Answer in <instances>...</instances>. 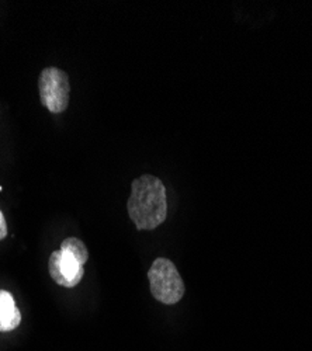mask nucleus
Here are the masks:
<instances>
[{"instance_id": "1", "label": "nucleus", "mask_w": 312, "mask_h": 351, "mask_svg": "<svg viewBox=\"0 0 312 351\" xmlns=\"http://www.w3.org/2000/svg\"><path fill=\"white\" fill-rule=\"evenodd\" d=\"M127 207L138 230L156 229L167 215V195L162 180L152 174H143L135 179Z\"/></svg>"}, {"instance_id": "2", "label": "nucleus", "mask_w": 312, "mask_h": 351, "mask_svg": "<svg viewBox=\"0 0 312 351\" xmlns=\"http://www.w3.org/2000/svg\"><path fill=\"white\" fill-rule=\"evenodd\" d=\"M152 297L165 304L175 305L184 295V282L172 261L159 257L156 258L148 271Z\"/></svg>"}, {"instance_id": "3", "label": "nucleus", "mask_w": 312, "mask_h": 351, "mask_svg": "<svg viewBox=\"0 0 312 351\" xmlns=\"http://www.w3.org/2000/svg\"><path fill=\"white\" fill-rule=\"evenodd\" d=\"M40 99L51 112L60 114L68 108L71 84L67 72L58 68H45L38 80Z\"/></svg>"}, {"instance_id": "4", "label": "nucleus", "mask_w": 312, "mask_h": 351, "mask_svg": "<svg viewBox=\"0 0 312 351\" xmlns=\"http://www.w3.org/2000/svg\"><path fill=\"white\" fill-rule=\"evenodd\" d=\"M48 270L51 278L65 288L76 287L84 276V269L79 265V261L71 253L61 249L52 252L48 261Z\"/></svg>"}, {"instance_id": "5", "label": "nucleus", "mask_w": 312, "mask_h": 351, "mask_svg": "<svg viewBox=\"0 0 312 351\" xmlns=\"http://www.w3.org/2000/svg\"><path fill=\"white\" fill-rule=\"evenodd\" d=\"M21 322V313L9 291L0 289V332L14 330Z\"/></svg>"}, {"instance_id": "6", "label": "nucleus", "mask_w": 312, "mask_h": 351, "mask_svg": "<svg viewBox=\"0 0 312 351\" xmlns=\"http://www.w3.org/2000/svg\"><path fill=\"white\" fill-rule=\"evenodd\" d=\"M61 250L71 253L82 266L86 265L89 260V250L86 245H84L82 241H79L77 238H67L61 243Z\"/></svg>"}, {"instance_id": "7", "label": "nucleus", "mask_w": 312, "mask_h": 351, "mask_svg": "<svg viewBox=\"0 0 312 351\" xmlns=\"http://www.w3.org/2000/svg\"><path fill=\"white\" fill-rule=\"evenodd\" d=\"M8 237V223L3 217V213L0 211V241L5 239Z\"/></svg>"}, {"instance_id": "8", "label": "nucleus", "mask_w": 312, "mask_h": 351, "mask_svg": "<svg viewBox=\"0 0 312 351\" xmlns=\"http://www.w3.org/2000/svg\"><path fill=\"white\" fill-rule=\"evenodd\" d=\"M2 190H3V189H2V186H0V191H2Z\"/></svg>"}]
</instances>
